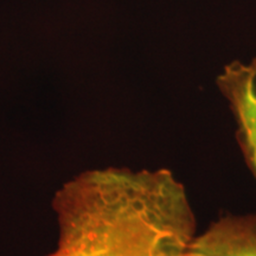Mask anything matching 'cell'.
I'll list each match as a JSON object with an SVG mask.
<instances>
[{
	"instance_id": "cell-1",
	"label": "cell",
	"mask_w": 256,
	"mask_h": 256,
	"mask_svg": "<svg viewBox=\"0 0 256 256\" xmlns=\"http://www.w3.org/2000/svg\"><path fill=\"white\" fill-rule=\"evenodd\" d=\"M51 206L58 240L48 256H188L197 234L186 188L168 168L86 170Z\"/></svg>"
},
{
	"instance_id": "cell-2",
	"label": "cell",
	"mask_w": 256,
	"mask_h": 256,
	"mask_svg": "<svg viewBox=\"0 0 256 256\" xmlns=\"http://www.w3.org/2000/svg\"><path fill=\"white\" fill-rule=\"evenodd\" d=\"M188 256H256V214L220 217L196 234Z\"/></svg>"
}]
</instances>
